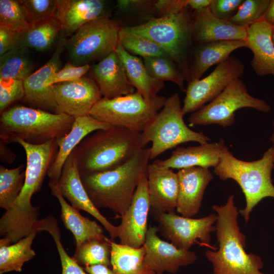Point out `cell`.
Listing matches in <instances>:
<instances>
[{
    "instance_id": "obj_1",
    "label": "cell",
    "mask_w": 274,
    "mask_h": 274,
    "mask_svg": "<svg viewBox=\"0 0 274 274\" xmlns=\"http://www.w3.org/2000/svg\"><path fill=\"white\" fill-rule=\"evenodd\" d=\"M24 149L27 165L22 190L17 199L0 219V235L8 244L17 242L36 230L39 221L40 206H33L31 198L39 192L57 155L56 140L35 145L18 138L12 143Z\"/></svg>"
},
{
    "instance_id": "obj_2",
    "label": "cell",
    "mask_w": 274,
    "mask_h": 274,
    "mask_svg": "<svg viewBox=\"0 0 274 274\" xmlns=\"http://www.w3.org/2000/svg\"><path fill=\"white\" fill-rule=\"evenodd\" d=\"M212 209L218 216L215 226L218 248L208 249L205 254L213 274H267L261 271L264 266L261 257L245 250L246 236L238 224L233 195L225 204H214Z\"/></svg>"
},
{
    "instance_id": "obj_3",
    "label": "cell",
    "mask_w": 274,
    "mask_h": 274,
    "mask_svg": "<svg viewBox=\"0 0 274 274\" xmlns=\"http://www.w3.org/2000/svg\"><path fill=\"white\" fill-rule=\"evenodd\" d=\"M142 149L141 132L111 126L89 134L72 152L82 176L115 169Z\"/></svg>"
},
{
    "instance_id": "obj_4",
    "label": "cell",
    "mask_w": 274,
    "mask_h": 274,
    "mask_svg": "<svg viewBox=\"0 0 274 274\" xmlns=\"http://www.w3.org/2000/svg\"><path fill=\"white\" fill-rule=\"evenodd\" d=\"M150 159V148H144L113 170L81 176L90 199L97 208H107L122 216L129 207Z\"/></svg>"
},
{
    "instance_id": "obj_5",
    "label": "cell",
    "mask_w": 274,
    "mask_h": 274,
    "mask_svg": "<svg viewBox=\"0 0 274 274\" xmlns=\"http://www.w3.org/2000/svg\"><path fill=\"white\" fill-rule=\"evenodd\" d=\"M274 169V145L258 160H242L234 157L227 147L214 172L221 180L232 179L241 187L246 206L238 213L248 222L253 209L263 198H274L272 171Z\"/></svg>"
},
{
    "instance_id": "obj_6",
    "label": "cell",
    "mask_w": 274,
    "mask_h": 274,
    "mask_svg": "<svg viewBox=\"0 0 274 274\" xmlns=\"http://www.w3.org/2000/svg\"><path fill=\"white\" fill-rule=\"evenodd\" d=\"M75 119L65 113L17 106L7 109L0 118V141L8 144L14 139L39 145L57 140L71 130Z\"/></svg>"
},
{
    "instance_id": "obj_7",
    "label": "cell",
    "mask_w": 274,
    "mask_h": 274,
    "mask_svg": "<svg viewBox=\"0 0 274 274\" xmlns=\"http://www.w3.org/2000/svg\"><path fill=\"white\" fill-rule=\"evenodd\" d=\"M188 6L166 15L135 26L122 27L144 37L162 48L176 63L186 79L193 47V12Z\"/></svg>"
},
{
    "instance_id": "obj_8",
    "label": "cell",
    "mask_w": 274,
    "mask_h": 274,
    "mask_svg": "<svg viewBox=\"0 0 274 274\" xmlns=\"http://www.w3.org/2000/svg\"><path fill=\"white\" fill-rule=\"evenodd\" d=\"M183 117L179 95L175 93L166 99L161 111L141 132L143 148L152 143L150 159L184 143H209L211 139L202 132L191 129L185 123Z\"/></svg>"
},
{
    "instance_id": "obj_9",
    "label": "cell",
    "mask_w": 274,
    "mask_h": 274,
    "mask_svg": "<svg viewBox=\"0 0 274 274\" xmlns=\"http://www.w3.org/2000/svg\"><path fill=\"white\" fill-rule=\"evenodd\" d=\"M166 99L159 95L146 99L136 91L111 99L102 97L93 106L90 115L112 126L142 132L163 108Z\"/></svg>"
},
{
    "instance_id": "obj_10",
    "label": "cell",
    "mask_w": 274,
    "mask_h": 274,
    "mask_svg": "<svg viewBox=\"0 0 274 274\" xmlns=\"http://www.w3.org/2000/svg\"><path fill=\"white\" fill-rule=\"evenodd\" d=\"M245 108L268 113L271 108L264 99L249 94L244 82L236 79L212 101L191 113L188 119L191 126L217 124L229 127L235 122V112Z\"/></svg>"
},
{
    "instance_id": "obj_11",
    "label": "cell",
    "mask_w": 274,
    "mask_h": 274,
    "mask_svg": "<svg viewBox=\"0 0 274 274\" xmlns=\"http://www.w3.org/2000/svg\"><path fill=\"white\" fill-rule=\"evenodd\" d=\"M121 27L104 16L81 26L66 42L69 55L77 66L106 57L115 51L119 44Z\"/></svg>"
},
{
    "instance_id": "obj_12",
    "label": "cell",
    "mask_w": 274,
    "mask_h": 274,
    "mask_svg": "<svg viewBox=\"0 0 274 274\" xmlns=\"http://www.w3.org/2000/svg\"><path fill=\"white\" fill-rule=\"evenodd\" d=\"M158 223L159 233L177 248L190 250L195 244L213 248L211 234L216 231L217 214H211L200 218L179 216L174 213L153 212Z\"/></svg>"
},
{
    "instance_id": "obj_13",
    "label": "cell",
    "mask_w": 274,
    "mask_h": 274,
    "mask_svg": "<svg viewBox=\"0 0 274 274\" xmlns=\"http://www.w3.org/2000/svg\"><path fill=\"white\" fill-rule=\"evenodd\" d=\"M245 69L239 58L230 55L206 77L189 82L182 107L184 116L212 101L233 80L243 77Z\"/></svg>"
},
{
    "instance_id": "obj_14",
    "label": "cell",
    "mask_w": 274,
    "mask_h": 274,
    "mask_svg": "<svg viewBox=\"0 0 274 274\" xmlns=\"http://www.w3.org/2000/svg\"><path fill=\"white\" fill-rule=\"evenodd\" d=\"M60 113L75 119L90 115L102 94L94 80L83 77L77 80L52 85Z\"/></svg>"
},
{
    "instance_id": "obj_15",
    "label": "cell",
    "mask_w": 274,
    "mask_h": 274,
    "mask_svg": "<svg viewBox=\"0 0 274 274\" xmlns=\"http://www.w3.org/2000/svg\"><path fill=\"white\" fill-rule=\"evenodd\" d=\"M150 208L147 174L141 179L129 207L121 216V223L118 226L120 244L134 248L144 245Z\"/></svg>"
},
{
    "instance_id": "obj_16",
    "label": "cell",
    "mask_w": 274,
    "mask_h": 274,
    "mask_svg": "<svg viewBox=\"0 0 274 274\" xmlns=\"http://www.w3.org/2000/svg\"><path fill=\"white\" fill-rule=\"evenodd\" d=\"M158 227L148 228L144 244L146 253L144 262L156 274L176 273L183 266L194 263L197 259L196 253L180 249L157 235Z\"/></svg>"
},
{
    "instance_id": "obj_17",
    "label": "cell",
    "mask_w": 274,
    "mask_h": 274,
    "mask_svg": "<svg viewBox=\"0 0 274 274\" xmlns=\"http://www.w3.org/2000/svg\"><path fill=\"white\" fill-rule=\"evenodd\" d=\"M58 189L74 208L90 214L101 224L111 239L118 237V226L112 224L90 199L82 182L76 160L72 152L65 160L58 182Z\"/></svg>"
},
{
    "instance_id": "obj_18",
    "label": "cell",
    "mask_w": 274,
    "mask_h": 274,
    "mask_svg": "<svg viewBox=\"0 0 274 274\" xmlns=\"http://www.w3.org/2000/svg\"><path fill=\"white\" fill-rule=\"evenodd\" d=\"M66 42L65 38L61 37L55 51L49 60L23 81L24 99L31 106L53 113H60L52 85L48 86L47 82L54 73L59 71L61 54Z\"/></svg>"
},
{
    "instance_id": "obj_19",
    "label": "cell",
    "mask_w": 274,
    "mask_h": 274,
    "mask_svg": "<svg viewBox=\"0 0 274 274\" xmlns=\"http://www.w3.org/2000/svg\"><path fill=\"white\" fill-rule=\"evenodd\" d=\"M177 173L179 190L177 212L192 218L199 211L204 191L213 176L209 168L192 167L180 169Z\"/></svg>"
},
{
    "instance_id": "obj_20",
    "label": "cell",
    "mask_w": 274,
    "mask_h": 274,
    "mask_svg": "<svg viewBox=\"0 0 274 274\" xmlns=\"http://www.w3.org/2000/svg\"><path fill=\"white\" fill-rule=\"evenodd\" d=\"M248 27L214 16L209 7L193 11L192 41L195 45L222 41H246Z\"/></svg>"
},
{
    "instance_id": "obj_21",
    "label": "cell",
    "mask_w": 274,
    "mask_h": 274,
    "mask_svg": "<svg viewBox=\"0 0 274 274\" xmlns=\"http://www.w3.org/2000/svg\"><path fill=\"white\" fill-rule=\"evenodd\" d=\"M150 206L153 212L174 213L179 190L177 173L153 162L147 167Z\"/></svg>"
},
{
    "instance_id": "obj_22",
    "label": "cell",
    "mask_w": 274,
    "mask_h": 274,
    "mask_svg": "<svg viewBox=\"0 0 274 274\" xmlns=\"http://www.w3.org/2000/svg\"><path fill=\"white\" fill-rule=\"evenodd\" d=\"M226 147L225 141L221 140L196 146L178 147L169 158L163 160L157 159L154 162L164 167L179 170L192 167H215Z\"/></svg>"
},
{
    "instance_id": "obj_23",
    "label": "cell",
    "mask_w": 274,
    "mask_h": 274,
    "mask_svg": "<svg viewBox=\"0 0 274 274\" xmlns=\"http://www.w3.org/2000/svg\"><path fill=\"white\" fill-rule=\"evenodd\" d=\"M92 73L103 97L111 99L135 92V88L127 78L123 63L116 51L94 65Z\"/></svg>"
},
{
    "instance_id": "obj_24",
    "label": "cell",
    "mask_w": 274,
    "mask_h": 274,
    "mask_svg": "<svg viewBox=\"0 0 274 274\" xmlns=\"http://www.w3.org/2000/svg\"><path fill=\"white\" fill-rule=\"evenodd\" d=\"M273 29L264 19L247 28V48L253 54L251 66L258 76L271 75L274 78Z\"/></svg>"
},
{
    "instance_id": "obj_25",
    "label": "cell",
    "mask_w": 274,
    "mask_h": 274,
    "mask_svg": "<svg viewBox=\"0 0 274 274\" xmlns=\"http://www.w3.org/2000/svg\"><path fill=\"white\" fill-rule=\"evenodd\" d=\"M248 47L246 41H222L196 45L192 47L186 80L201 79L212 66L223 61L235 50Z\"/></svg>"
},
{
    "instance_id": "obj_26",
    "label": "cell",
    "mask_w": 274,
    "mask_h": 274,
    "mask_svg": "<svg viewBox=\"0 0 274 274\" xmlns=\"http://www.w3.org/2000/svg\"><path fill=\"white\" fill-rule=\"evenodd\" d=\"M111 126L90 115L75 119L71 131L56 141L58 150L47 174L49 182L58 183L65 160L85 137L96 130L106 129Z\"/></svg>"
},
{
    "instance_id": "obj_27",
    "label": "cell",
    "mask_w": 274,
    "mask_h": 274,
    "mask_svg": "<svg viewBox=\"0 0 274 274\" xmlns=\"http://www.w3.org/2000/svg\"><path fill=\"white\" fill-rule=\"evenodd\" d=\"M56 18L62 31L75 33L81 26L97 18L106 16L105 2L101 0H56Z\"/></svg>"
},
{
    "instance_id": "obj_28",
    "label": "cell",
    "mask_w": 274,
    "mask_h": 274,
    "mask_svg": "<svg viewBox=\"0 0 274 274\" xmlns=\"http://www.w3.org/2000/svg\"><path fill=\"white\" fill-rule=\"evenodd\" d=\"M52 195L56 197L61 207V219L65 227L73 234L76 249L83 243L90 239L106 241L102 228L96 221L82 216L80 210L68 203L61 194L58 183L49 182Z\"/></svg>"
},
{
    "instance_id": "obj_29",
    "label": "cell",
    "mask_w": 274,
    "mask_h": 274,
    "mask_svg": "<svg viewBox=\"0 0 274 274\" xmlns=\"http://www.w3.org/2000/svg\"><path fill=\"white\" fill-rule=\"evenodd\" d=\"M115 51L124 66L127 78L136 91L146 99L158 95L165 87L164 82L153 78L147 70L143 60L125 50L120 42Z\"/></svg>"
},
{
    "instance_id": "obj_30",
    "label": "cell",
    "mask_w": 274,
    "mask_h": 274,
    "mask_svg": "<svg viewBox=\"0 0 274 274\" xmlns=\"http://www.w3.org/2000/svg\"><path fill=\"white\" fill-rule=\"evenodd\" d=\"M111 267L116 274H156L144 262L145 245L134 248L110 239Z\"/></svg>"
},
{
    "instance_id": "obj_31",
    "label": "cell",
    "mask_w": 274,
    "mask_h": 274,
    "mask_svg": "<svg viewBox=\"0 0 274 274\" xmlns=\"http://www.w3.org/2000/svg\"><path fill=\"white\" fill-rule=\"evenodd\" d=\"M62 31L56 17L31 25L19 33L18 47L45 51L53 45Z\"/></svg>"
},
{
    "instance_id": "obj_32",
    "label": "cell",
    "mask_w": 274,
    "mask_h": 274,
    "mask_svg": "<svg viewBox=\"0 0 274 274\" xmlns=\"http://www.w3.org/2000/svg\"><path fill=\"white\" fill-rule=\"evenodd\" d=\"M38 232L34 230L16 243L0 246V274L22 271L24 264L36 255L31 246Z\"/></svg>"
},
{
    "instance_id": "obj_33",
    "label": "cell",
    "mask_w": 274,
    "mask_h": 274,
    "mask_svg": "<svg viewBox=\"0 0 274 274\" xmlns=\"http://www.w3.org/2000/svg\"><path fill=\"white\" fill-rule=\"evenodd\" d=\"M28 50L17 47L0 56V79L24 81L33 73Z\"/></svg>"
},
{
    "instance_id": "obj_34",
    "label": "cell",
    "mask_w": 274,
    "mask_h": 274,
    "mask_svg": "<svg viewBox=\"0 0 274 274\" xmlns=\"http://www.w3.org/2000/svg\"><path fill=\"white\" fill-rule=\"evenodd\" d=\"M24 164L8 169L0 165V207L7 211L20 195L25 181Z\"/></svg>"
},
{
    "instance_id": "obj_35",
    "label": "cell",
    "mask_w": 274,
    "mask_h": 274,
    "mask_svg": "<svg viewBox=\"0 0 274 274\" xmlns=\"http://www.w3.org/2000/svg\"><path fill=\"white\" fill-rule=\"evenodd\" d=\"M109 241V238L106 241L88 240L76 249L72 258L83 268L96 264H103L111 267V247Z\"/></svg>"
},
{
    "instance_id": "obj_36",
    "label": "cell",
    "mask_w": 274,
    "mask_h": 274,
    "mask_svg": "<svg viewBox=\"0 0 274 274\" xmlns=\"http://www.w3.org/2000/svg\"><path fill=\"white\" fill-rule=\"evenodd\" d=\"M37 230L39 232L47 231L52 237L61 262V274H88L65 251L61 241L60 228L56 218L53 215L40 219L37 225Z\"/></svg>"
},
{
    "instance_id": "obj_37",
    "label": "cell",
    "mask_w": 274,
    "mask_h": 274,
    "mask_svg": "<svg viewBox=\"0 0 274 274\" xmlns=\"http://www.w3.org/2000/svg\"><path fill=\"white\" fill-rule=\"evenodd\" d=\"M143 60L149 73L153 78L163 82H172L181 91L185 92V78L171 58L168 57H152L143 58Z\"/></svg>"
},
{
    "instance_id": "obj_38",
    "label": "cell",
    "mask_w": 274,
    "mask_h": 274,
    "mask_svg": "<svg viewBox=\"0 0 274 274\" xmlns=\"http://www.w3.org/2000/svg\"><path fill=\"white\" fill-rule=\"evenodd\" d=\"M119 42L125 50L135 56L140 55L143 58L152 57L170 58L162 48L151 40L127 31L122 27L119 32Z\"/></svg>"
},
{
    "instance_id": "obj_39",
    "label": "cell",
    "mask_w": 274,
    "mask_h": 274,
    "mask_svg": "<svg viewBox=\"0 0 274 274\" xmlns=\"http://www.w3.org/2000/svg\"><path fill=\"white\" fill-rule=\"evenodd\" d=\"M271 0H244L228 20L234 25L248 27L264 19Z\"/></svg>"
},
{
    "instance_id": "obj_40",
    "label": "cell",
    "mask_w": 274,
    "mask_h": 274,
    "mask_svg": "<svg viewBox=\"0 0 274 274\" xmlns=\"http://www.w3.org/2000/svg\"><path fill=\"white\" fill-rule=\"evenodd\" d=\"M0 25L19 33L30 27L19 1L0 0Z\"/></svg>"
},
{
    "instance_id": "obj_41",
    "label": "cell",
    "mask_w": 274,
    "mask_h": 274,
    "mask_svg": "<svg viewBox=\"0 0 274 274\" xmlns=\"http://www.w3.org/2000/svg\"><path fill=\"white\" fill-rule=\"evenodd\" d=\"M30 25L56 17V0L19 1Z\"/></svg>"
},
{
    "instance_id": "obj_42",
    "label": "cell",
    "mask_w": 274,
    "mask_h": 274,
    "mask_svg": "<svg viewBox=\"0 0 274 274\" xmlns=\"http://www.w3.org/2000/svg\"><path fill=\"white\" fill-rule=\"evenodd\" d=\"M23 81L0 79V112L2 114L13 102L24 98Z\"/></svg>"
},
{
    "instance_id": "obj_43",
    "label": "cell",
    "mask_w": 274,
    "mask_h": 274,
    "mask_svg": "<svg viewBox=\"0 0 274 274\" xmlns=\"http://www.w3.org/2000/svg\"><path fill=\"white\" fill-rule=\"evenodd\" d=\"M90 69L89 64L77 66L66 63L61 70L51 76L47 82V86H51L58 83L77 80L83 77Z\"/></svg>"
},
{
    "instance_id": "obj_44",
    "label": "cell",
    "mask_w": 274,
    "mask_h": 274,
    "mask_svg": "<svg viewBox=\"0 0 274 274\" xmlns=\"http://www.w3.org/2000/svg\"><path fill=\"white\" fill-rule=\"evenodd\" d=\"M244 0H212L209 8L217 18L229 20L236 12Z\"/></svg>"
},
{
    "instance_id": "obj_45",
    "label": "cell",
    "mask_w": 274,
    "mask_h": 274,
    "mask_svg": "<svg viewBox=\"0 0 274 274\" xmlns=\"http://www.w3.org/2000/svg\"><path fill=\"white\" fill-rule=\"evenodd\" d=\"M19 32L0 25V56L18 47Z\"/></svg>"
},
{
    "instance_id": "obj_46",
    "label": "cell",
    "mask_w": 274,
    "mask_h": 274,
    "mask_svg": "<svg viewBox=\"0 0 274 274\" xmlns=\"http://www.w3.org/2000/svg\"><path fill=\"white\" fill-rule=\"evenodd\" d=\"M188 6V0H158L155 1L154 10L160 17L181 10Z\"/></svg>"
},
{
    "instance_id": "obj_47",
    "label": "cell",
    "mask_w": 274,
    "mask_h": 274,
    "mask_svg": "<svg viewBox=\"0 0 274 274\" xmlns=\"http://www.w3.org/2000/svg\"><path fill=\"white\" fill-rule=\"evenodd\" d=\"M155 1L148 0H119L117 7L121 11H142L154 9Z\"/></svg>"
},
{
    "instance_id": "obj_48",
    "label": "cell",
    "mask_w": 274,
    "mask_h": 274,
    "mask_svg": "<svg viewBox=\"0 0 274 274\" xmlns=\"http://www.w3.org/2000/svg\"><path fill=\"white\" fill-rule=\"evenodd\" d=\"M16 158V154L7 147V144L0 141L1 161L11 164L15 161Z\"/></svg>"
},
{
    "instance_id": "obj_49",
    "label": "cell",
    "mask_w": 274,
    "mask_h": 274,
    "mask_svg": "<svg viewBox=\"0 0 274 274\" xmlns=\"http://www.w3.org/2000/svg\"><path fill=\"white\" fill-rule=\"evenodd\" d=\"M88 274H116L112 268L103 264H96L84 267Z\"/></svg>"
},
{
    "instance_id": "obj_50",
    "label": "cell",
    "mask_w": 274,
    "mask_h": 274,
    "mask_svg": "<svg viewBox=\"0 0 274 274\" xmlns=\"http://www.w3.org/2000/svg\"><path fill=\"white\" fill-rule=\"evenodd\" d=\"M212 0H188V5L193 11L209 7Z\"/></svg>"
},
{
    "instance_id": "obj_51",
    "label": "cell",
    "mask_w": 274,
    "mask_h": 274,
    "mask_svg": "<svg viewBox=\"0 0 274 274\" xmlns=\"http://www.w3.org/2000/svg\"><path fill=\"white\" fill-rule=\"evenodd\" d=\"M264 19L274 26V0H271L270 5L265 14Z\"/></svg>"
},
{
    "instance_id": "obj_52",
    "label": "cell",
    "mask_w": 274,
    "mask_h": 274,
    "mask_svg": "<svg viewBox=\"0 0 274 274\" xmlns=\"http://www.w3.org/2000/svg\"><path fill=\"white\" fill-rule=\"evenodd\" d=\"M273 130L270 137V141L273 144V145H274V121L273 122Z\"/></svg>"
},
{
    "instance_id": "obj_53",
    "label": "cell",
    "mask_w": 274,
    "mask_h": 274,
    "mask_svg": "<svg viewBox=\"0 0 274 274\" xmlns=\"http://www.w3.org/2000/svg\"><path fill=\"white\" fill-rule=\"evenodd\" d=\"M272 41L273 44L274 45V29H273V30L272 33Z\"/></svg>"
}]
</instances>
